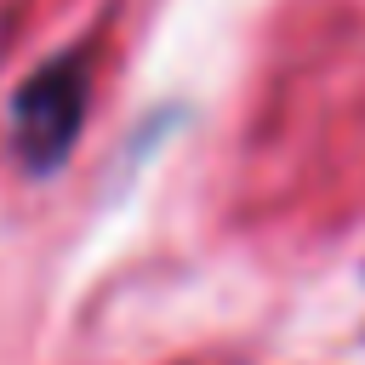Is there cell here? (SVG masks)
<instances>
[{
  "label": "cell",
  "mask_w": 365,
  "mask_h": 365,
  "mask_svg": "<svg viewBox=\"0 0 365 365\" xmlns=\"http://www.w3.org/2000/svg\"><path fill=\"white\" fill-rule=\"evenodd\" d=\"M86 46L40 63L17 91H11V108H6V131H11V154L23 160V171H57L86 125Z\"/></svg>",
  "instance_id": "obj_1"
}]
</instances>
